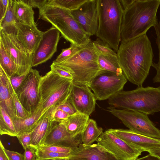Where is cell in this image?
<instances>
[{
	"label": "cell",
	"instance_id": "e575fe53",
	"mask_svg": "<svg viewBox=\"0 0 160 160\" xmlns=\"http://www.w3.org/2000/svg\"><path fill=\"white\" fill-rule=\"evenodd\" d=\"M12 97L17 117L26 118L32 115L29 114L25 109L19 101L14 90L12 92Z\"/></svg>",
	"mask_w": 160,
	"mask_h": 160
},
{
	"label": "cell",
	"instance_id": "cb8c5ba5",
	"mask_svg": "<svg viewBox=\"0 0 160 160\" xmlns=\"http://www.w3.org/2000/svg\"><path fill=\"white\" fill-rule=\"evenodd\" d=\"M12 0L13 12L18 22L31 26L35 24L32 8L23 0Z\"/></svg>",
	"mask_w": 160,
	"mask_h": 160
},
{
	"label": "cell",
	"instance_id": "816d5d0a",
	"mask_svg": "<svg viewBox=\"0 0 160 160\" xmlns=\"http://www.w3.org/2000/svg\"><path fill=\"white\" fill-rule=\"evenodd\" d=\"M68 160H70V159H68Z\"/></svg>",
	"mask_w": 160,
	"mask_h": 160
},
{
	"label": "cell",
	"instance_id": "4316f807",
	"mask_svg": "<svg viewBox=\"0 0 160 160\" xmlns=\"http://www.w3.org/2000/svg\"><path fill=\"white\" fill-rule=\"evenodd\" d=\"M98 63L100 68L102 70L118 74L123 73L117 56L99 55Z\"/></svg>",
	"mask_w": 160,
	"mask_h": 160
},
{
	"label": "cell",
	"instance_id": "5b68a950",
	"mask_svg": "<svg viewBox=\"0 0 160 160\" xmlns=\"http://www.w3.org/2000/svg\"><path fill=\"white\" fill-rule=\"evenodd\" d=\"M98 56L91 41L71 57L57 64L72 74L73 83L82 84L89 87L95 77L104 71L99 66Z\"/></svg>",
	"mask_w": 160,
	"mask_h": 160
},
{
	"label": "cell",
	"instance_id": "8992f818",
	"mask_svg": "<svg viewBox=\"0 0 160 160\" xmlns=\"http://www.w3.org/2000/svg\"><path fill=\"white\" fill-rule=\"evenodd\" d=\"M39 11V18L51 23L71 44H79L90 38L70 11L47 3Z\"/></svg>",
	"mask_w": 160,
	"mask_h": 160
},
{
	"label": "cell",
	"instance_id": "f546056e",
	"mask_svg": "<svg viewBox=\"0 0 160 160\" xmlns=\"http://www.w3.org/2000/svg\"><path fill=\"white\" fill-rule=\"evenodd\" d=\"M88 0H48L47 4L64 9L70 12L78 9Z\"/></svg>",
	"mask_w": 160,
	"mask_h": 160
},
{
	"label": "cell",
	"instance_id": "e0dca14e",
	"mask_svg": "<svg viewBox=\"0 0 160 160\" xmlns=\"http://www.w3.org/2000/svg\"><path fill=\"white\" fill-rule=\"evenodd\" d=\"M16 27L17 38L27 50L33 54L39 45L44 32L38 29L36 23L31 26L17 22Z\"/></svg>",
	"mask_w": 160,
	"mask_h": 160
},
{
	"label": "cell",
	"instance_id": "7402d4cb",
	"mask_svg": "<svg viewBox=\"0 0 160 160\" xmlns=\"http://www.w3.org/2000/svg\"><path fill=\"white\" fill-rule=\"evenodd\" d=\"M89 119V116L78 112L60 123L72 137L76 138L83 133Z\"/></svg>",
	"mask_w": 160,
	"mask_h": 160
},
{
	"label": "cell",
	"instance_id": "f907efd6",
	"mask_svg": "<svg viewBox=\"0 0 160 160\" xmlns=\"http://www.w3.org/2000/svg\"><path fill=\"white\" fill-rule=\"evenodd\" d=\"M68 158H46L42 159H36V160H68Z\"/></svg>",
	"mask_w": 160,
	"mask_h": 160
},
{
	"label": "cell",
	"instance_id": "603a6c76",
	"mask_svg": "<svg viewBox=\"0 0 160 160\" xmlns=\"http://www.w3.org/2000/svg\"><path fill=\"white\" fill-rule=\"evenodd\" d=\"M46 112H44L40 106L32 115L28 118H23L17 117L12 118L17 134L25 132H31Z\"/></svg>",
	"mask_w": 160,
	"mask_h": 160
},
{
	"label": "cell",
	"instance_id": "83f0119b",
	"mask_svg": "<svg viewBox=\"0 0 160 160\" xmlns=\"http://www.w3.org/2000/svg\"><path fill=\"white\" fill-rule=\"evenodd\" d=\"M0 134L12 137H16V132L12 118L0 106Z\"/></svg>",
	"mask_w": 160,
	"mask_h": 160
},
{
	"label": "cell",
	"instance_id": "9a60e30c",
	"mask_svg": "<svg viewBox=\"0 0 160 160\" xmlns=\"http://www.w3.org/2000/svg\"><path fill=\"white\" fill-rule=\"evenodd\" d=\"M69 99L78 112L89 117L95 110L96 100L95 95L86 85L73 83Z\"/></svg>",
	"mask_w": 160,
	"mask_h": 160
},
{
	"label": "cell",
	"instance_id": "3957f363",
	"mask_svg": "<svg viewBox=\"0 0 160 160\" xmlns=\"http://www.w3.org/2000/svg\"><path fill=\"white\" fill-rule=\"evenodd\" d=\"M111 107L153 115L160 112V86H138L135 89L122 90L110 98Z\"/></svg>",
	"mask_w": 160,
	"mask_h": 160
},
{
	"label": "cell",
	"instance_id": "ffe728a7",
	"mask_svg": "<svg viewBox=\"0 0 160 160\" xmlns=\"http://www.w3.org/2000/svg\"><path fill=\"white\" fill-rule=\"evenodd\" d=\"M13 90L9 78L0 67V106L11 118L17 117L12 97Z\"/></svg>",
	"mask_w": 160,
	"mask_h": 160
},
{
	"label": "cell",
	"instance_id": "d4e9b609",
	"mask_svg": "<svg viewBox=\"0 0 160 160\" xmlns=\"http://www.w3.org/2000/svg\"><path fill=\"white\" fill-rule=\"evenodd\" d=\"M102 133V129L98 127L96 121L92 119H89L81 135L82 142L86 145H91Z\"/></svg>",
	"mask_w": 160,
	"mask_h": 160
},
{
	"label": "cell",
	"instance_id": "7bdbcfd3",
	"mask_svg": "<svg viewBox=\"0 0 160 160\" xmlns=\"http://www.w3.org/2000/svg\"><path fill=\"white\" fill-rule=\"evenodd\" d=\"M23 1L32 8L40 9L47 3V0H23Z\"/></svg>",
	"mask_w": 160,
	"mask_h": 160
},
{
	"label": "cell",
	"instance_id": "8d00e7d4",
	"mask_svg": "<svg viewBox=\"0 0 160 160\" xmlns=\"http://www.w3.org/2000/svg\"><path fill=\"white\" fill-rule=\"evenodd\" d=\"M52 120L57 122H61L68 118L70 115L62 110L55 107L50 108Z\"/></svg>",
	"mask_w": 160,
	"mask_h": 160
},
{
	"label": "cell",
	"instance_id": "30bf717a",
	"mask_svg": "<svg viewBox=\"0 0 160 160\" xmlns=\"http://www.w3.org/2000/svg\"><path fill=\"white\" fill-rule=\"evenodd\" d=\"M127 81L123 73L104 71L95 77L89 87L93 91L96 100H103L123 90Z\"/></svg>",
	"mask_w": 160,
	"mask_h": 160
},
{
	"label": "cell",
	"instance_id": "836d02e7",
	"mask_svg": "<svg viewBox=\"0 0 160 160\" xmlns=\"http://www.w3.org/2000/svg\"><path fill=\"white\" fill-rule=\"evenodd\" d=\"M70 154L45 151L37 148L36 159L53 158H67L69 159Z\"/></svg>",
	"mask_w": 160,
	"mask_h": 160
},
{
	"label": "cell",
	"instance_id": "2e32d148",
	"mask_svg": "<svg viewBox=\"0 0 160 160\" xmlns=\"http://www.w3.org/2000/svg\"><path fill=\"white\" fill-rule=\"evenodd\" d=\"M110 131L130 146L142 152L160 146V139L136 133L130 130L110 129Z\"/></svg>",
	"mask_w": 160,
	"mask_h": 160
},
{
	"label": "cell",
	"instance_id": "681fc988",
	"mask_svg": "<svg viewBox=\"0 0 160 160\" xmlns=\"http://www.w3.org/2000/svg\"><path fill=\"white\" fill-rule=\"evenodd\" d=\"M149 154L160 158V146L151 149L148 151Z\"/></svg>",
	"mask_w": 160,
	"mask_h": 160
},
{
	"label": "cell",
	"instance_id": "9c48e42d",
	"mask_svg": "<svg viewBox=\"0 0 160 160\" xmlns=\"http://www.w3.org/2000/svg\"><path fill=\"white\" fill-rule=\"evenodd\" d=\"M0 41L17 67L16 74L26 75L32 68L33 54L24 47L16 35L8 34L0 30Z\"/></svg>",
	"mask_w": 160,
	"mask_h": 160
},
{
	"label": "cell",
	"instance_id": "44dd1931",
	"mask_svg": "<svg viewBox=\"0 0 160 160\" xmlns=\"http://www.w3.org/2000/svg\"><path fill=\"white\" fill-rule=\"evenodd\" d=\"M56 122L51 118L50 108L42 116L31 131V145L38 148L42 146Z\"/></svg>",
	"mask_w": 160,
	"mask_h": 160
},
{
	"label": "cell",
	"instance_id": "7dc6e473",
	"mask_svg": "<svg viewBox=\"0 0 160 160\" xmlns=\"http://www.w3.org/2000/svg\"><path fill=\"white\" fill-rule=\"evenodd\" d=\"M134 1L135 0H119L123 10L129 7Z\"/></svg>",
	"mask_w": 160,
	"mask_h": 160
},
{
	"label": "cell",
	"instance_id": "277c9868",
	"mask_svg": "<svg viewBox=\"0 0 160 160\" xmlns=\"http://www.w3.org/2000/svg\"><path fill=\"white\" fill-rule=\"evenodd\" d=\"M123 12L119 0H98V24L96 35L117 52L121 42Z\"/></svg>",
	"mask_w": 160,
	"mask_h": 160
},
{
	"label": "cell",
	"instance_id": "f5cc1de1",
	"mask_svg": "<svg viewBox=\"0 0 160 160\" xmlns=\"http://www.w3.org/2000/svg\"></svg>",
	"mask_w": 160,
	"mask_h": 160
},
{
	"label": "cell",
	"instance_id": "ee69618b",
	"mask_svg": "<svg viewBox=\"0 0 160 160\" xmlns=\"http://www.w3.org/2000/svg\"><path fill=\"white\" fill-rule=\"evenodd\" d=\"M4 150L10 160H24V155L20 153L9 150L5 148Z\"/></svg>",
	"mask_w": 160,
	"mask_h": 160
},
{
	"label": "cell",
	"instance_id": "7a4b0ae2",
	"mask_svg": "<svg viewBox=\"0 0 160 160\" xmlns=\"http://www.w3.org/2000/svg\"><path fill=\"white\" fill-rule=\"evenodd\" d=\"M160 0H135L123 10L121 42L146 34L158 23L157 14Z\"/></svg>",
	"mask_w": 160,
	"mask_h": 160
},
{
	"label": "cell",
	"instance_id": "4dcf8cb0",
	"mask_svg": "<svg viewBox=\"0 0 160 160\" xmlns=\"http://www.w3.org/2000/svg\"><path fill=\"white\" fill-rule=\"evenodd\" d=\"M91 41V39L89 38L79 44L74 45L71 44L69 47L62 49L61 53L53 62L58 64L63 61L85 46Z\"/></svg>",
	"mask_w": 160,
	"mask_h": 160
},
{
	"label": "cell",
	"instance_id": "1f68e13d",
	"mask_svg": "<svg viewBox=\"0 0 160 160\" xmlns=\"http://www.w3.org/2000/svg\"><path fill=\"white\" fill-rule=\"evenodd\" d=\"M94 48L98 55L103 56H117V53L108 44L99 38L92 42Z\"/></svg>",
	"mask_w": 160,
	"mask_h": 160
},
{
	"label": "cell",
	"instance_id": "ab89813d",
	"mask_svg": "<svg viewBox=\"0 0 160 160\" xmlns=\"http://www.w3.org/2000/svg\"><path fill=\"white\" fill-rule=\"evenodd\" d=\"M17 137L24 149L31 144L32 136L31 132H25L18 134Z\"/></svg>",
	"mask_w": 160,
	"mask_h": 160
},
{
	"label": "cell",
	"instance_id": "52a82bcc",
	"mask_svg": "<svg viewBox=\"0 0 160 160\" xmlns=\"http://www.w3.org/2000/svg\"><path fill=\"white\" fill-rule=\"evenodd\" d=\"M72 80L61 77L51 70L41 77L39 86L40 106L44 112L65 102L72 89Z\"/></svg>",
	"mask_w": 160,
	"mask_h": 160
},
{
	"label": "cell",
	"instance_id": "74e56055",
	"mask_svg": "<svg viewBox=\"0 0 160 160\" xmlns=\"http://www.w3.org/2000/svg\"><path fill=\"white\" fill-rule=\"evenodd\" d=\"M51 70L59 76L72 80V74L64 67L53 62L50 66Z\"/></svg>",
	"mask_w": 160,
	"mask_h": 160
},
{
	"label": "cell",
	"instance_id": "f6af8a7d",
	"mask_svg": "<svg viewBox=\"0 0 160 160\" xmlns=\"http://www.w3.org/2000/svg\"><path fill=\"white\" fill-rule=\"evenodd\" d=\"M9 0H0V21L4 17L6 13Z\"/></svg>",
	"mask_w": 160,
	"mask_h": 160
},
{
	"label": "cell",
	"instance_id": "7c38bea8",
	"mask_svg": "<svg viewBox=\"0 0 160 160\" xmlns=\"http://www.w3.org/2000/svg\"><path fill=\"white\" fill-rule=\"evenodd\" d=\"M96 141L116 160H135L142 152L130 146L108 130L103 132Z\"/></svg>",
	"mask_w": 160,
	"mask_h": 160
},
{
	"label": "cell",
	"instance_id": "ac0fdd59",
	"mask_svg": "<svg viewBox=\"0 0 160 160\" xmlns=\"http://www.w3.org/2000/svg\"><path fill=\"white\" fill-rule=\"evenodd\" d=\"M57 122L53 126L42 146L58 144L71 148L78 147L82 142V135L73 138L68 132L62 124Z\"/></svg>",
	"mask_w": 160,
	"mask_h": 160
},
{
	"label": "cell",
	"instance_id": "ba28073f",
	"mask_svg": "<svg viewBox=\"0 0 160 160\" xmlns=\"http://www.w3.org/2000/svg\"><path fill=\"white\" fill-rule=\"evenodd\" d=\"M106 110L119 119L130 130L137 133L160 139V130L149 119L148 115L138 112L118 109L110 106Z\"/></svg>",
	"mask_w": 160,
	"mask_h": 160
},
{
	"label": "cell",
	"instance_id": "bcb514c9",
	"mask_svg": "<svg viewBox=\"0 0 160 160\" xmlns=\"http://www.w3.org/2000/svg\"><path fill=\"white\" fill-rule=\"evenodd\" d=\"M4 147L1 141L0 142V160H10L6 154L4 150Z\"/></svg>",
	"mask_w": 160,
	"mask_h": 160
},
{
	"label": "cell",
	"instance_id": "4fadbf2b",
	"mask_svg": "<svg viewBox=\"0 0 160 160\" xmlns=\"http://www.w3.org/2000/svg\"><path fill=\"white\" fill-rule=\"evenodd\" d=\"M70 12L88 35H96L98 24V0H88L78 9Z\"/></svg>",
	"mask_w": 160,
	"mask_h": 160
},
{
	"label": "cell",
	"instance_id": "8fae6325",
	"mask_svg": "<svg viewBox=\"0 0 160 160\" xmlns=\"http://www.w3.org/2000/svg\"><path fill=\"white\" fill-rule=\"evenodd\" d=\"M41 77L38 70L32 68L15 91L25 109L31 115L40 106L39 86Z\"/></svg>",
	"mask_w": 160,
	"mask_h": 160
},
{
	"label": "cell",
	"instance_id": "d6a6232c",
	"mask_svg": "<svg viewBox=\"0 0 160 160\" xmlns=\"http://www.w3.org/2000/svg\"><path fill=\"white\" fill-rule=\"evenodd\" d=\"M154 28L156 36V42L158 51V61L157 63L153 62L152 65L156 71V74L152 80L154 83H160V21Z\"/></svg>",
	"mask_w": 160,
	"mask_h": 160
},
{
	"label": "cell",
	"instance_id": "6da1fadb",
	"mask_svg": "<svg viewBox=\"0 0 160 160\" xmlns=\"http://www.w3.org/2000/svg\"><path fill=\"white\" fill-rule=\"evenodd\" d=\"M117 53L127 79L138 86H142L153 62V50L147 34L121 42Z\"/></svg>",
	"mask_w": 160,
	"mask_h": 160
},
{
	"label": "cell",
	"instance_id": "b9f144b4",
	"mask_svg": "<svg viewBox=\"0 0 160 160\" xmlns=\"http://www.w3.org/2000/svg\"><path fill=\"white\" fill-rule=\"evenodd\" d=\"M26 76H19L15 74L9 78L11 84L15 91L22 84Z\"/></svg>",
	"mask_w": 160,
	"mask_h": 160
},
{
	"label": "cell",
	"instance_id": "484cf974",
	"mask_svg": "<svg viewBox=\"0 0 160 160\" xmlns=\"http://www.w3.org/2000/svg\"><path fill=\"white\" fill-rule=\"evenodd\" d=\"M17 22L13 12L12 0H9L6 15L0 21V30L6 33L16 35V23Z\"/></svg>",
	"mask_w": 160,
	"mask_h": 160
},
{
	"label": "cell",
	"instance_id": "5bb4252c",
	"mask_svg": "<svg viewBox=\"0 0 160 160\" xmlns=\"http://www.w3.org/2000/svg\"><path fill=\"white\" fill-rule=\"evenodd\" d=\"M60 33L52 26L43 32L39 45L33 54L32 67L44 63L51 58L57 50Z\"/></svg>",
	"mask_w": 160,
	"mask_h": 160
},
{
	"label": "cell",
	"instance_id": "d6986e66",
	"mask_svg": "<svg viewBox=\"0 0 160 160\" xmlns=\"http://www.w3.org/2000/svg\"><path fill=\"white\" fill-rule=\"evenodd\" d=\"M70 160H116L98 144H80L71 153Z\"/></svg>",
	"mask_w": 160,
	"mask_h": 160
},
{
	"label": "cell",
	"instance_id": "d590c367",
	"mask_svg": "<svg viewBox=\"0 0 160 160\" xmlns=\"http://www.w3.org/2000/svg\"><path fill=\"white\" fill-rule=\"evenodd\" d=\"M74 148L60 145L54 144L48 146H41L38 148L45 151L68 154L70 153Z\"/></svg>",
	"mask_w": 160,
	"mask_h": 160
},
{
	"label": "cell",
	"instance_id": "60d3db41",
	"mask_svg": "<svg viewBox=\"0 0 160 160\" xmlns=\"http://www.w3.org/2000/svg\"><path fill=\"white\" fill-rule=\"evenodd\" d=\"M37 148L30 145L24 149V160H36Z\"/></svg>",
	"mask_w": 160,
	"mask_h": 160
},
{
	"label": "cell",
	"instance_id": "c3c4849f",
	"mask_svg": "<svg viewBox=\"0 0 160 160\" xmlns=\"http://www.w3.org/2000/svg\"><path fill=\"white\" fill-rule=\"evenodd\" d=\"M135 160H160V158L149 154L147 156L139 158H137Z\"/></svg>",
	"mask_w": 160,
	"mask_h": 160
},
{
	"label": "cell",
	"instance_id": "f1b7e54d",
	"mask_svg": "<svg viewBox=\"0 0 160 160\" xmlns=\"http://www.w3.org/2000/svg\"><path fill=\"white\" fill-rule=\"evenodd\" d=\"M0 67L3 69L9 78L17 73V69L15 64L8 56L1 41Z\"/></svg>",
	"mask_w": 160,
	"mask_h": 160
},
{
	"label": "cell",
	"instance_id": "f35d334b",
	"mask_svg": "<svg viewBox=\"0 0 160 160\" xmlns=\"http://www.w3.org/2000/svg\"><path fill=\"white\" fill-rule=\"evenodd\" d=\"M55 107L62 110L70 116L78 112L69 98L65 102Z\"/></svg>",
	"mask_w": 160,
	"mask_h": 160
}]
</instances>
